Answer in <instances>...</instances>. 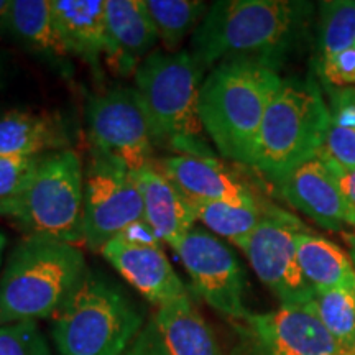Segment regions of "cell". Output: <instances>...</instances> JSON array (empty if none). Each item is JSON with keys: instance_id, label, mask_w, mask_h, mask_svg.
<instances>
[{"instance_id": "cell-10", "label": "cell", "mask_w": 355, "mask_h": 355, "mask_svg": "<svg viewBox=\"0 0 355 355\" xmlns=\"http://www.w3.org/2000/svg\"><path fill=\"white\" fill-rule=\"evenodd\" d=\"M235 355H352L336 343L308 306H279L270 313H248L234 322Z\"/></svg>"}, {"instance_id": "cell-21", "label": "cell", "mask_w": 355, "mask_h": 355, "mask_svg": "<svg viewBox=\"0 0 355 355\" xmlns=\"http://www.w3.org/2000/svg\"><path fill=\"white\" fill-rule=\"evenodd\" d=\"M153 321L170 355H222L214 332L189 296L158 306Z\"/></svg>"}, {"instance_id": "cell-16", "label": "cell", "mask_w": 355, "mask_h": 355, "mask_svg": "<svg viewBox=\"0 0 355 355\" xmlns=\"http://www.w3.org/2000/svg\"><path fill=\"white\" fill-rule=\"evenodd\" d=\"M191 201L257 204L255 193L217 157L168 155L155 162Z\"/></svg>"}, {"instance_id": "cell-27", "label": "cell", "mask_w": 355, "mask_h": 355, "mask_svg": "<svg viewBox=\"0 0 355 355\" xmlns=\"http://www.w3.org/2000/svg\"><path fill=\"white\" fill-rule=\"evenodd\" d=\"M42 157H0V216L10 219L32 183Z\"/></svg>"}, {"instance_id": "cell-35", "label": "cell", "mask_w": 355, "mask_h": 355, "mask_svg": "<svg viewBox=\"0 0 355 355\" xmlns=\"http://www.w3.org/2000/svg\"><path fill=\"white\" fill-rule=\"evenodd\" d=\"M343 235H344L345 243H347L350 260H352L354 268H355V232H345V234H343Z\"/></svg>"}, {"instance_id": "cell-26", "label": "cell", "mask_w": 355, "mask_h": 355, "mask_svg": "<svg viewBox=\"0 0 355 355\" xmlns=\"http://www.w3.org/2000/svg\"><path fill=\"white\" fill-rule=\"evenodd\" d=\"M308 308L319 318L336 343L355 355V291L329 290L314 293Z\"/></svg>"}, {"instance_id": "cell-11", "label": "cell", "mask_w": 355, "mask_h": 355, "mask_svg": "<svg viewBox=\"0 0 355 355\" xmlns=\"http://www.w3.org/2000/svg\"><path fill=\"white\" fill-rule=\"evenodd\" d=\"M301 229L298 219L272 207L241 247L252 270L282 306H306L316 293L298 261L295 234Z\"/></svg>"}, {"instance_id": "cell-4", "label": "cell", "mask_w": 355, "mask_h": 355, "mask_svg": "<svg viewBox=\"0 0 355 355\" xmlns=\"http://www.w3.org/2000/svg\"><path fill=\"white\" fill-rule=\"evenodd\" d=\"M206 74L207 69L189 50L170 53L159 48L133 74L155 145L171 155L216 157L199 115V94Z\"/></svg>"}, {"instance_id": "cell-33", "label": "cell", "mask_w": 355, "mask_h": 355, "mask_svg": "<svg viewBox=\"0 0 355 355\" xmlns=\"http://www.w3.org/2000/svg\"><path fill=\"white\" fill-rule=\"evenodd\" d=\"M321 155L324 162L327 163V166H329V170L332 171V175H334V178L337 180V183H339L340 189L344 191L345 198L349 199V202L352 204V207L355 209V168L354 170H344V168H340L337 163L332 162V159L327 157L322 150H321Z\"/></svg>"}, {"instance_id": "cell-9", "label": "cell", "mask_w": 355, "mask_h": 355, "mask_svg": "<svg viewBox=\"0 0 355 355\" xmlns=\"http://www.w3.org/2000/svg\"><path fill=\"white\" fill-rule=\"evenodd\" d=\"M144 220L139 173H133L91 150L84 170L83 243L99 252L112 239Z\"/></svg>"}, {"instance_id": "cell-19", "label": "cell", "mask_w": 355, "mask_h": 355, "mask_svg": "<svg viewBox=\"0 0 355 355\" xmlns=\"http://www.w3.org/2000/svg\"><path fill=\"white\" fill-rule=\"evenodd\" d=\"M63 119L48 112L10 110L0 115V157H42L69 148Z\"/></svg>"}, {"instance_id": "cell-8", "label": "cell", "mask_w": 355, "mask_h": 355, "mask_svg": "<svg viewBox=\"0 0 355 355\" xmlns=\"http://www.w3.org/2000/svg\"><path fill=\"white\" fill-rule=\"evenodd\" d=\"M91 150L133 173L152 166L155 145L145 105L135 87H112L86 105Z\"/></svg>"}, {"instance_id": "cell-31", "label": "cell", "mask_w": 355, "mask_h": 355, "mask_svg": "<svg viewBox=\"0 0 355 355\" xmlns=\"http://www.w3.org/2000/svg\"><path fill=\"white\" fill-rule=\"evenodd\" d=\"M329 102V123L331 125L355 130V86L332 89L326 87Z\"/></svg>"}, {"instance_id": "cell-32", "label": "cell", "mask_w": 355, "mask_h": 355, "mask_svg": "<svg viewBox=\"0 0 355 355\" xmlns=\"http://www.w3.org/2000/svg\"><path fill=\"white\" fill-rule=\"evenodd\" d=\"M123 355H170L165 344H163L162 336H159L157 329V324L153 321V316L146 321L139 337L133 340L130 349Z\"/></svg>"}, {"instance_id": "cell-15", "label": "cell", "mask_w": 355, "mask_h": 355, "mask_svg": "<svg viewBox=\"0 0 355 355\" xmlns=\"http://www.w3.org/2000/svg\"><path fill=\"white\" fill-rule=\"evenodd\" d=\"M107 48L104 61L114 74L128 78L159 42L145 0H105Z\"/></svg>"}, {"instance_id": "cell-34", "label": "cell", "mask_w": 355, "mask_h": 355, "mask_svg": "<svg viewBox=\"0 0 355 355\" xmlns=\"http://www.w3.org/2000/svg\"><path fill=\"white\" fill-rule=\"evenodd\" d=\"M10 12H12V0H0V35L8 33Z\"/></svg>"}, {"instance_id": "cell-28", "label": "cell", "mask_w": 355, "mask_h": 355, "mask_svg": "<svg viewBox=\"0 0 355 355\" xmlns=\"http://www.w3.org/2000/svg\"><path fill=\"white\" fill-rule=\"evenodd\" d=\"M0 355H53V350L37 322H15L0 326Z\"/></svg>"}, {"instance_id": "cell-37", "label": "cell", "mask_w": 355, "mask_h": 355, "mask_svg": "<svg viewBox=\"0 0 355 355\" xmlns=\"http://www.w3.org/2000/svg\"><path fill=\"white\" fill-rule=\"evenodd\" d=\"M3 76H6V69H3V63H2V60H0V87H2Z\"/></svg>"}, {"instance_id": "cell-18", "label": "cell", "mask_w": 355, "mask_h": 355, "mask_svg": "<svg viewBox=\"0 0 355 355\" xmlns=\"http://www.w3.org/2000/svg\"><path fill=\"white\" fill-rule=\"evenodd\" d=\"M51 6L71 56L99 71L107 48L105 0H51Z\"/></svg>"}, {"instance_id": "cell-29", "label": "cell", "mask_w": 355, "mask_h": 355, "mask_svg": "<svg viewBox=\"0 0 355 355\" xmlns=\"http://www.w3.org/2000/svg\"><path fill=\"white\" fill-rule=\"evenodd\" d=\"M324 87L340 89L355 86V46L340 51L326 64L316 68Z\"/></svg>"}, {"instance_id": "cell-25", "label": "cell", "mask_w": 355, "mask_h": 355, "mask_svg": "<svg viewBox=\"0 0 355 355\" xmlns=\"http://www.w3.org/2000/svg\"><path fill=\"white\" fill-rule=\"evenodd\" d=\"M355 46V2L331 0L319 3V37L316 68L340 51Z\"/></svg>"}, {"instance_id": "cell-36", "label": "cell", "mask_w": 355, "mask_h": 355, "mask_svg": "<svg viewBox=\"0 0 355 355\" xmlns=\"http://www.w3.org/2000/svg\"><path fill=\"white\" fill-rule=\"evenodd\" d=\"M6 248H7V237H6V234L0 230V268H2V261H3V254H6Z\"/></svg>"}, {"instance_id": "cell-22", "label": "cell", "mask_w": 355, "mask_h": 355, "mask_svg": "<svg viewBox=\"0 0 355 355\" xmlns=\"http://www.w3.org/2000/svg\"><path fill=\"white\" fill-rule=\"evenodd\" d=\"M298 261L314 291H355V268L349 252L308 230L295 234Z\"/></svg>"}, {"instance_id": "cell-5", "label": "cell", "mask_w": 355, "mask_h": 355, "mask_svg": "<svg viewBox=\"0 0 355 355\" xmlns=\"http://www.w3.org/2000/svg\"><path fill=\"white\" fill-rule=\"evenodd\" d=\"M87 268L74 243L25 235L0 273V326L53 319Z\"/></svg>"}, {"instance_id": "cell-7", "label": "cell", "mask_w": 355, "mask_h": 355, "mask_svg": "<svg viewBox=\"0 0 355 355\" xmlns=\"http://www.w3.org/2000/svg\"><path fill=\"white\" fill-rule=\"evenodd\" d=\"M84 166L76 150L43 155L32 183L10 220L25 235L83 242Z\"/></svg>"}, {"instance_id": "cell-24", "label": "cell", "mask_w": 355, "mask_h": 355, "mask_svg": "<svg viewBox=\"0 0 355 355\" xmlns=\"http://www.w3.org/2000/svg\"><path fill=\"white\" fill-rule=\"evenodd\" d=\"M165 51H180L186 38L193 37L209 10V3L199 0H145Z\"/></svg>"}, {"instance_id": "cell-3", "label": "cell", "mask_w": 355, "mask_h": 355, "mask_svg": "<svg viewBox=\"0 0 355 355\" xmlns=\"http://www.w3.org/2000/svg\"><path fill=\"white\" fill-rule=\"evenodd\" d=\"M148 319L145 306L122 283L87 268L51 319V339L58 355H123Z\"/></svg>"}, {"instance_id": "cell-6", "label": "cell", "mask_w": 355, "mask_h": 355, "mask_svg": "<svg viewBox=\"0 0 355 355\" xmlns=\"http://www.w3.org/2000/svg\"><path fill=\"white\" fill-rule=\"evenodd\" d=\"M329 109L313 78H286L273 96L257 139L254 168L277 184L321 152Z\"/></svg>"}, {"instance_id": "cell-20", "label": "cell", "mask_w": 355, "mask_h": 355, "mask_svg": "<svg viewBox=\"0 0 355 355\" xmlns=\"http://www.w3.org/2000/svg\"><path fill=\"white\" fill-rule=\"evenodd\" d=\"M8 33L61 73L71 68V53L58 28L51 0H12Z\"/></svg>"}, {"instance_id": "cell-23", "label": "cell", "mask_w": 355, "mask_h": 355, "mask_svg": "<svg viewBox=\"0 0 355 355\" xmlns=\"http://www.w3.org/2000/svg\"><path fill=\"white\" fill-rule=\"evenodd\" d=\"M196 222L214 235L227 239L239 248L255 232L272 207L227 201H191Z\"/></svg>"}, {"instance_id": "cell-12", "label": "cell", "mask_w": 355, "mask_h": 355, "mask_svg": "<svg viewBox=\"0 0 355 355\" xmlns=\"http://www.w3.org/2000/svg\"><path fill=\"white\" fill-rule=\"evenodd\" d=\"M175 252L196 295L230 321L247 318L248 311L243 303L245 273L227 243L209 230L194 225Z\"/></svg>"}, {"instance_id": "cell-30", "label": "cell", "mask_w": 355, "mask_h": 355, "mask_svg": "<svg viewBox=\"0 0 355 355\" xmlns=\"http://www.w3.org/2000/svg\"><path fill=\"white\" fill-rule=\"evenodd\" d=\"M322 152L344 170L355 168V130L331 125L327 128Z\"/></svg>"}, {"instance_id": "cell-17", "label": "cell", "mask_w": 355, "mask_h": 355, "mask_svg": "<svg viewBox=\"0 0 355 355\" xmlns=\"http://www.w3.org/2000/svg\"><path fill=\"white\" fill-rule=\"evenodd\" d=\"M144 196V222L159 242L173 250L196 225L191 199L155 165L139 173Z\"/></svg>"}, {"instance_id": "cell-1", "label": "cell", "mask_w": 355, "mask_h": 355, "mask_svg": "<svg viewBox=\"0 0 355 355\" xmlns=\"http://www.w3.org/2000/svg\"><path fill=\"white\" fill-rule=\"evenodd\" d=\"M313 7L296 0H219L191 37L189 51L207 71L230 60L278 68L303 35Z\"/></svg>"}, {"instance_id": "cell-14", "label": "cell", "mask_w": 355, "mask_h": 355, "mask_svg": "<svg viewBox=\"0 0 355 355\" xmlns=\"http://www.w3.org/2000/svg\"><path fill=\"white\" fill-rule=\"evenodd\" d=\"M275 186L290 206L311 217L322 229L343 234L347 232L345 229H354L355 232V209L321 152L288 173Z\"/></svg>"}, {"instance_id": "cell-13", "label": "cell", "mask_w": 355, "mask_h": 355, "mask_svg": "<svg viewBox=\"0 0 355 355\" xmlns=\"http://www.w3.org/2000/svg\"><path fill=\"white\" fill-rule=\"evenodd\" d=\"M101 255L127 285L157 308L189 296L168 260L163 243L144 220L112 239Z\"/></svg>"}, {"instance_id": "cell-2", "label": "cell", "mask_w": 355, "mask_h": 355, "mask_svg": "<svg viewBox=\"0 0 355 355\" xmlns=\"http://www.w3.org/2000/svg\"><path fill=\"white\" fill-rule=\"evenodd\" d=\"M282 81L277 66L255 60L224 61L207 71L199 115L222 157L252 168L261 122Z\"/></svg>"}]
</instances>
